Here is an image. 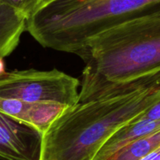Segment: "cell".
Listing matches in <instances>:
<instances>
[{"label": "cell", "mask_w": 160, "mask_h": 160, "mask_svg": "<svg viewBox=\"0 0 160 160\" xmlns=\"http://www.w3.org/2000/svg\"><path fill=\"white\" fill-rule=\"evenodd\" d=\"M75 55L85 64L80 102L160 90V8L100 33Z\"/></svg>", "instance_id": "cell-1"}, {"label": "cell", "mask_w": 160, "mask_h": 160, "mask_svg": "<svg viewBox=\"0 0 160 160\" xmlns=\"http://www.w3.org/2000/svg\"><path fill=\"white\" fill-rule=\"evenodd\" d=\"M159 100L160 90L147 89L67 108L42 134L40 160H93L111 134Z\"/></svg>", "instance_id": "cell-2"}, {"label": "cell", "mask_w": 160, "mask_h": 160, "mask_svg": "<svg viewBox=\"0 0 160 160\" xmlns=\"http://www.w3.org/2000/svg\"><path fill=\"white\" fill-rule=\"evenodd\" d=\"M160 8V0H46L27 20L39 44L76 54L100 33Z\"/></svg>", "instance_id": "cell-3"}, {"label": "cell", "mask_w": 160, "mask_h": 160, "mask_svg": "<svg viewBox=\"0 0 160 160\" xmlns=\"http://www.w3.org/2000/svg\"><path fill=\"white\" fill-rule=\"evenodd\" d=\"M80 81L57 69L6 72L0 78V96L30 103L53 102L72 107L79 102Z\"/></svg>", "instance_id": "cell-4"}, {"label": "cell", "mask_w": 160, "mask_h": 160, "mask_svg": "<svg viewBox=\"0 0 160 160\" xmlns=\"http://www.w3.org/2000/svg\"><path fill=\"white\" fill-rule=\"evenodd\" d=\"M42 134L0 113V156L13 160H40Z\"/></svg>", "instance_id": "cell-5"}, {"label": "cell", "mask_w": 160, "mask_h": 160, "mask_svg": "<svg viewBox=\"0 0 160 160\" xmlns=\"http://www.w3.org/2000/svg\"><path fill=\"white\" fill-rule=\"evenodd\" d=\"M0 113L35 128L42 134L60 114L55 103H30L0 96Z\"/></svg>", "instance_id": "cell-6"}, {"label": "cell", "mask_w": 160, "mask_h": 160, "mask_svg": "<svg viewBox=\"0 0 160 160\" xmlns=\"http://www.w3.org/2000/svg\"><path fill=\"white\" fill-rule=\"evenodd\" d=\"M141 116L111 134L93 160H109L130 144L160 130V120L143 119Z\"/></svg>", "instance_id": "cell-7"}, {"label": "cell", "mask_w": 160, "mask_h": 160, "mask_svg": "<svg viewBox=\"0 0 160 160\" xmlns=\"http://www.w3.org/2000/svg\"><path fill=\"white\" fill-rule=\"evenodd\" d=\"M27 31V19L18 11L0 0V56H9L17 48L23 33Z\"/></svg>", "instance_id": "cell-8"}, {"label": "cell", "mask_w": 160, "mask_h": 160, "mask_svg": "<svg viewBox=\"0 0 160 160\" xmlns=\"http://www.w3.org/2000/svg\"><path fill=\"white\" fill-rule=\"evenodd\" d=\"M159 148L160 130H158L128 145L109 160H140Z\"/></svg>", "instance_id": "cell-9"}, {"label": "cell", "mask_w": 160, "mask_h": 160, "mask_svg": "<svg viewBox=\"0 0 160 160\" xmlns=\"http://www.w3.org/2000/svg\"><path fill=\"white\" fill-rule=\"evenodd\" d=\"M2 1L18 11L28 20L46 0H2Z\"/></svg>", "instance_id": "cell-10"}, {"label": "cell", "mask_w": 160, "mask_h": 160, "mask_svg": "<svg viewBox=\"0 0 160 160\" xmlns=\"http://www.w3.org/2000/svg\"><path fill=\"white\" fill-rule=\"evenodd\" d=\"M141 118L148 119L152 120H160V100L152 105L150 108L145 111L144 113L141 116Z\"/></svg>", "instance_id": "cell-11"}, {"label": "cell", "mask_w": 160, "mask_h": 160, "mask_svg": "<svg viewBox=\"0 0 160 160\" xmlns=\"http://www.w3.org/2000/svg\"><path fill=\"white\" fill-rule=\"evenodd\" d=\"M6 72L7 71L6 70V64H5L4 62V58L0 56V78L4 76Z\"/></svg>", "instance_id": "cell-12"}, {"label": "cell", "mask_w": 160, "mask_h": 160, "mask_svg": "<svg viewBox=\"0 0 160 160\" xmlns=\"http://www.w3.org/2000/svg\"><path fill=\"white\" fill-rule=\"evenodd\" d=\"M0 160H13V159H8V158H5V157H3V156H0Z\"/></svg>", "instance_id": "cell-13"}]
</instances>
